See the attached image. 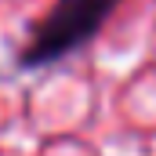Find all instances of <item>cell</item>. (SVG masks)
Masks as SVG:
<instances>
[{
  "label": "cell",
  "instance_id": "cell-1",
  "mask_svg": "<svg viewBox=\"0 0 156 156\" xmlns=\"http://www.w3.org/2000/svg\"><path fill=\"white\" fill-rule=\"evenodd\" d=\"M120 0H55V7L37 22V29L26 40L22 66L26 69H44L66 55H73L80 44L94 37L102 22L113 15Z\"/></svg>",
  "mask_w": 156,
  "mask_h": 156
}]
</instances>
